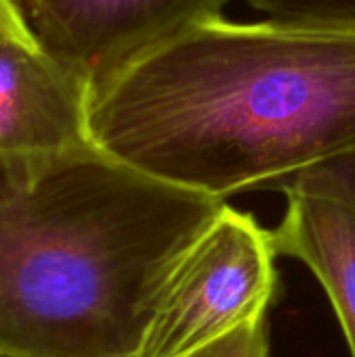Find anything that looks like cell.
<instances>
[{
    "label": "cell",
    "mask_w": 355,
    "mask_h": 357,
    "mask_svg": "<svg viewBox=\"0 0 355 357\" xmlns=\"http://www.w3.org/2000/svg\"><path fill=\"white\" fill-rule=\"evenodd\" d=\"M90 142L226 201L355 153V29L222 15L90 82Z\"/></svg>",
    "instance_id": "obj_1"
},
{
    "label": "cell",
    "mask_w": 355,
    "mask_h": 357,
    "mask_svg": "<svg viewBox=\"0 0 355 357\" xmlns=\"http://www.w3.org/2000/svg\"><path fill=\"white\" fill-rule=\"evenodd\" d=\"M226 201L92 142L0 157V357H140L161 295Z\"/></svg>",
    "instance_id": "obj_2"
},
{
    "label": "cell",
    "mask_w": 355,
    "mask_h": 357,
    "mask_svg": "<svg viewBox=\"0 0 355 357\" xmlns=\"http://www.w3.org/2000/svg\"><path fill=\"white\" fill-rule=\"evenodd\" d=\"M272 232L228 203L174 270L140 357H184L268 314L278 284Z\"/></svg>",
    "instance_id": "obj_3"
},
{
    "label": "cell",
    "mask_w": 355,
    "mask_h": 357,
    "mask_svg": "<svg viewBox=\"0 0 355 357\" xmlns=\"http://www.w3.org/2000/svg\"><path fill=\"white\" fill-rule=\"evenodd\" d=\"M230 0H25L40 42L90 82L220 17Z\"/></svg>",
    "instance_id": "obj_4"
},
{
    "label": "cell",
    "mask_w": 355,
    "mask_h": 357,
    "mask_svg": "<svg viewBox=\"0 0 355 357\" xmlns=\"http://www.w3.org/2000/svg\"><path fill=\"white\" fill-rule=\"evenodd\" d=\"M278 190L287 211L270 230L276 255L312 270L355 357V153L308 167Z\"/></svg>",
    "instance_id": "obj_5"
},
{
    "label": "cell",
    "mask_w": 355,
    "mask_h": 357,
    "mask_svg": "<svg viewBox=\"0 0 355 357\" xmlns=\"http://www.w3.org/2000/svg\"><path fill=\"white\" fill-rule=\"evenodd\" d=\"M90 77L44 44L0 40V157L90 144Z\"/></svg>",
    "instance_id": "obj_6"
},
{
    "label": "cell",
    "mask_w": 355,
    "mask_h": 357,
    "mask_svg": "<svg viewBox=\"0 0 355 357\" xmlns=\"http://www.w3.org/2000/svg\"><path fill=\"white\" fill-rule=\"evenodd\" d=\"M251 8L268 15L272 21L355 29V0H247Z\"/></svg>",
    "instance_id": "obj_7"
},
{
    "label": "cell",
    "mask_w": 355,
    "mask_h": 357,
    "mask_svg": "<svg viewBox=\"0 0 355 357\" xmlns=\"http://www.w3.org/2000/svg\"><path fill=\"white\" fill-rule=\"evenodd\" d=\"M184 357H270L268 314L241 324L232 333Z\"/></svg>",
    "instance_id": "obj_8"
},
{
    "label": "cell",
    "mask_w": 355,
    "mask_h": 357,
    "mask_svg": "<svg viewBox=\"0 0 355 357\" xmlns=\"http://www.w3.org/2000/svg\"><path fill=\"white\" fill-rule=\"evenodd\" d=\"M0 40L29 46L42 44L27 19V13L17 0H0Z\"/></svg>",
    "instance_id": "obj_9"
}]
</instances>
